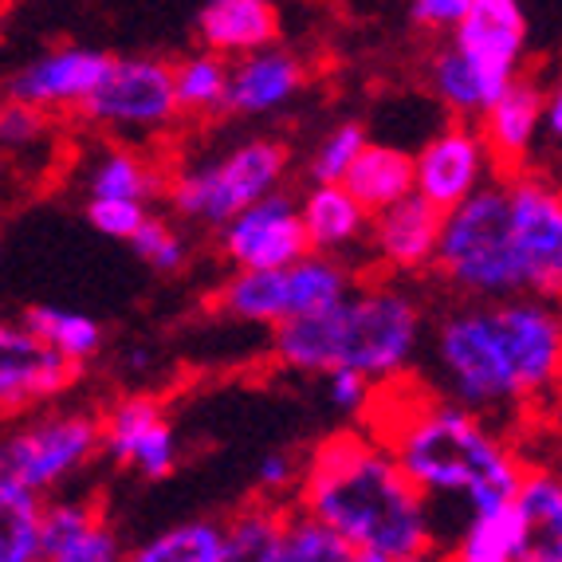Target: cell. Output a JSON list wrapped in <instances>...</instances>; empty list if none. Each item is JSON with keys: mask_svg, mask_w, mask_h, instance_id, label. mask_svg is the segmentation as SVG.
<instances>
[{"mask_svg": "<svg viewBox=\"0 0 562 562\" xmlns=\"http://www.w3.org/2000/svg\"><path fill=\"white\" fill-rule=\"evenodd\" d=\"M449 554L464 562H527V516L519 499L472 512Z\"/></svg>", "mask_w": 562, "mask_h": 562, "instance_id": "obj_23", "label": "cell"}, {"mask_svg": "<svg viewBox=\"0 0 562 562\" xmlns=\"http://www.w3.org/2000/svg\"><path fill=\"white\" fill-rule=\"evenodd\" d=\"M166 173L158 166L142 158V154L126 150V146H111L94 158L91 173H87V193L91 198H134V201H154L166 198Z\"/></svg>", "mask_w": 562, "mask_h": 562, "instance_id": "obj_28", "label": "cell"}, {"mask_svg": "<svg viewBox=\"0 0 562 562\" xmlns=\"http://www.w3.org/2000/svg\"><path fill=\"white\" fill-rule=\"evenodd\" d=\"M20 323L29 330H36L40 338H47L52 347H59L67 358H76L79 366L91 362V358L103 350V327H99V319H91L87 311L36 303V307H24Z\"/></svg>", "mask_w": 562, "mask_h": 562, "instance_id": "obj_32", "label": "cell"}, {"mask_svg": "<svg viewBox=\"0 0 562 562\" xmlns=\"http://www.w3.org/2000/svg\"><path fill=\"white\" fill-rule=\"evenodd\" d=\"M429 87H432V94H437V103H441L452 119H472V122L484 119L487 106L507 91V87L492 83L452 40L432 56Z\"/></svg>", "mask_w": 562, "mask_h": 562, "instance_id": "obj_24", "label": "cell"}, {"mask_svg": "<svg viewBox=\"0 0 562 562\" xmlns=\"http://www.w3.org/2000/svg\"><path fill=\"white\" fill-rule=\"evenodd\" d=\"M201 47L240 59L260 47H272L280 36V9L276 0H209L198 16Z\"/></svg>", "mask_w": 562, "mask_h": 562, "instance_id": "obj_18", "label": "cell"}, {"mask_svg": "<svg viewBox=\"0 0 562 562\" xmlns=\"http://www.w3.org/2000/svg\"><path fill=\"white\" fill-rule=\"evenodd\" d=\"M492 169L499 166L484 131L472 119H452L417 150V193L449 213L492 181Z\"/></svg>", "mask_w": 562, "mask_h": 562, "instance_id": "obj_11", "label": "cell"}, {"mask_svg": "<svg viewBox=\"0 0 562 562\" xmlns=\"http://www.w3.org/2000/svg\"><path fill=\"white\" fill-rule=\"evenodd\" d=\"M76 378V358H67L64 350L52 347L24 323H9L0 330V402H4L9 417L67 394Z\"/></svg>", "mask_w": 562, "mask_h": 562, "instance_id": "obj_12", "label": "cell"}, {"mask_svg": "<svg viewBox=\"0 0 562 562\" xmlns=\"http://www.w3.org/2000/svg\"><path fill=\"white\" fill-rule=\"evenodd\" d=\"M288 178V146L272 138H248L198 169H181L166 181L169 209L186 221L225 228L240 209L268 198Z\"/></svg>", "mask_w": 562, "mask_h": 562, "instance_id": "obj_6", "label": "cell"}, {"mask_svg": "<svg viewBox=\"0 0 562 562\" xmlns=\"http://www.w3.org/2000/svg\"><path fill=\"white\" fill-rule=\"evenodd\" d=\"M288 288H291V315H319L347 300L355 291V276L338 256L315 252L311 248L303 260L288 268Z\"/></svg>", "mask_w": 562, "mask_h": 562, "instance_id": "obj_27", "label": "cell"}, {"mask_svg": "<svg viewBox=\"0 0 562 562\" xmlns=\"http://www.w3.org/2000/svg\"><path fill=\"white\" fill-rule=\"evenodd\" d=\"M547 126V87L535 76H516L480 119L487 146L504 173H519Z\"/></svg>", "mask_w": 562, "mask_h": 562, "instance_id": "obj_15", "label": "cell"}, {"mask_svg": "<svg viewBox=\"0 0 562 562\" xmlns=\"http://www.w3.org/2000/svg\"><path fill=\"white\" fill-rule=\"evenodd\" d=\"M126 370H134V374H138V370H150V350L134 347L131 355H126Z\"/></svg>", "mask_w": 562, "mask_h": 562, "instance_id": "obj_44", "label": "cell"}, {"mask_svg": "<svg viewBox=\"0 0 562 562\" xmlns=\"http://www.w3.org/2000/svg\"><path fill=\"white\" fill-rule=\"evenodd\" d=\"M173 83H178L181 114L209 119V114L225 111L228 83H233V64H228V56L213 52V47H201V52L181 56L173 64Z\"/></svg>", "mask_w": 562, "mask_h": 562, "instance_id": "obj_29", "label": "cell"}, {"mask_svg": "<svg viewBox=\"0 0 562 562\" xmlns=\"http://www.w3.org/2000/svg\"><path fill=\"white\" fill-rule=\"evenodd\" d=\"M413 24L429 32H457V24L469 16L472 0H405Z\"/></svg>", "mask_w": 562, "mask_h": 562, "instance_id": "obj_41", "label": "cell"}, {"mask_svg": "<svg viewBox=\"0 0 562 562\" xmlns=\"http://www.w3.org/2000/svg\"><path fill=\"white\" fill-rule=\"evenodd\" d=\"M441 225H445V209H437L429 198H422V193H409V198H402L397 205L374 213L370 240H374V252L382 256L385 268H394V272H417V268L437 263Z\"/></svg>", "mask_w": 562, "mask_h": 562, "instance_id": "obj_16", "label": "cell"}, {"mask_svg": "<svg viewBox=\"0 0 562 562\" xmlns=\"http://www.w3.org/2000/svg\"><path fill=\"white\" fill-rule=\"evenodd\" d=\"M527 516V562H562V480L554 469H527L519 487Z\"/></svg>", "mask_w": 562, "mask_h": 562, "instance_id": "obj_26", "label": "cell"}, {"mask_svg": "<svg viewBox=\"0 0 562 562\" xmlns=\"http://www.w3.org/2000/svg\"><path fill=\"white\" fill-rule=\"evenodd\" d=\"M99 449H103V422H94L91 413H52L9 432L0 452V472H12L44 496L67 476H76Z\"/></svg>", "mask_w": 562, "mask_h": 562, "instance_id": "obj_8", "label": "cell"}, {"mask_svg": "<svg viewBox=\"0 0 562 562\" xmlns=\"http://www.w3.org/2000/svg\"><path fill=\"white\" fill-rule=\"evenodd\" d=\"M131 248H134V256L158 276H178L189 260V248H186V240H181V233H173L169 221H161V216H154V213L146 216V225L134 233Z\"/></svg>", "mask_w": 562, "mask_h": 562, "instance_id": "obj_36", "label": "cell"}, {"mask_svg": "<svg viewBox=\"0 0 562 562\" xmlns=\"http://www.w3.org/2000/svg\"><path fill=\"white\" fill-rule=\"evenodd\" d=\"M452 44L472 59L496 87L519 76V59L527 52V16L519 0H472L469 16L449 32Z\"/></svg>", "mask_w": 562, "mask_h": 562, "instance_id": "obj_14", "label": "cell"}, {"mask_svg": "<svg viewBox=\"0 0 562 562\" xmlns=\"http://www.w3.org/2000/svg\"><path fill=\"white\" fill-rule=\"evenodd\" d=\"M83 122L111 134H158L181 114L173 64L158 56H114L111 71L79 106Z\"/></svg>", "mask_w": 562, "mask_h": 562, "instance_id": "obj_7", "label": "cell"}, {"mask_svg": "<svg viewBox=\"0 0 562 562\" xmlns=\"http://www.w3.org/2000/svg\"><path fill=\"white\" fill-rule=\"evenodd\" d=\"M300 480H303L300 464H295L288 452H268V457L256 464V484H260V492H268V496H283L291 487H300Z\"/></svg>", "mask_w": 562, "mask_h": 562, "instance_id": "obj_42", "label": "cell"}, {"mask_svg": "<svg viewBox=\"0 0 562 562\" xmlns=\"http://www.w3.org/2000/svg\"><path fill=\"white\" fill-rule=\"evenodd\" d=\"M370 146V134H366L362 122H342L327 138L319 142V150L311 154V181H347L350 166L358 161V154Z\"/></svg>", "mask_w": 562, "mask_h": 562, "instance_id": "obj_35", "label": "cell"}, {"mask_svg": "<svg viewBox=\"0 0 562 562\" xmlns=\"http://www.w3.org/2000/svg\"><path fill=\"white\" fill-rule=\"evenodd\" d=\"M460 295L469 300H507L524 295V268L512 233V186L492 178L469 201L445 213L437 263H432Z\"/></svg>", "mask_w": 562, "mask_h": 562, "instance_id": "obj_4", "label": "cell"}, {"mask_svg": "<svg viewBox=\"0 0 562 562\" xmlns=\"http://www.w3.org/2000/svg\"><path fill=\"white\" fill-rule=\"evenodd\" d=\"M370 413H374V437L394 449L429 504L452 499L472 516L519 496L527 464L469 405L417 394L402 397V405L390 413L374 397Z\"/></svg>", "mask_w": 562, "mask_h": 562, "instance_id": "obj_2", "label": "cell"}, {"mask_svg": "<svg viewBox=\"0 0 562 562\" xmlns=\"http://www.w3.org/2000/svg\"><path fill=\"white\" fill-rule=\"evenodd\" d=\"M295 499L335 524L358 562H417L441 551L432 504L374 432H335L311 449Z\"/></svg>", "mask_w": 562, "mask_h": 562, "instance_id": "obj_1", "label": "cell"}, {"mask_svg": "<svg viewBox=\"0 0 562 562\" xmlns=\"http://www.w3.org/2000/svg\"><path fill=\"white\" fill-rule=\"evenodd\" d=\"M432 358L445 382V397L469 405L480 417L531 402L496 300H476L472 307H460L441 319Z\"/></svg>", "mask_w": 562, "mask_h": 562, "instance_id": "obj_5", "label": "cell"}, {"mask_svg": "<svg viewBox=\"0 0 562 562\" xmlns=\"http://www.w3.org/2000/svg\"><path fill=\"white\" fill-rule=\"evenodd\" d=\"M146 201H134V198H91L87 201V225L94 233L111 236V240H134L142 225H146Z\"/></svg>", "mask_w": 562, "mask_h": 562, "instance_id": "obj_38", "label": "cell"}, {"mask_svg": "<svg viewBox=\"0 0 562 562\" xmlns=\"http://www.w3.org/2000/svg\"><path fill=\"white\" fill-rule=\"evenodd\" d=\"M216 307L225 311L228 319L280 327L283 319H291L288 268H236L216 291Z\"/></svg>", "mask_w": 562, "mask_h": 562, "instance_id": "obj_22", "label": "cell"}, {"mask_svg": "<svg viewBox=\"0 0 562 562\" xmlns=\"http://www.w3.org/2000/svg\"><path fill=\"white\" fill-rule=\"evenodd\" d=\"M52 111L36 103H20V99H9L4 103V114H0V142L9 154H32L40 142L52 134Z\"/></svg>", "mask_w": 562, "mask_h": 562, "instance_id": "obj_37", "label": "cell"}, {"mask_svg": "<svg viewBox=\"0 0 562 562\" xmlns=\"http://www.w3.org/2000/svg\"><path fill=\"white\" fill-rule=\"evenodd\" d=\"M288 516H291V507H283L276 496L240 507V512L228 519L233 562H283Z\"/></svg>", "mask_w": 562, "mask_h": 562, "instance_id": "obj_30", "label": "cell"}, {"mask_svg": "<svg viewBox=\"0 0 562 562\" xmlns=\"http://www.w3.org/2000/svg\"><path fill=\"white\" fill-rule=\"evenodd\" d=\"M554 472H559V480H562V457H559V460H554Z\"/></svg>", "mask_w": 562, "mask_h": 562, "instance_id": "obj_45", "label": "cell"}, {"mask_svg": "<svg viewBox=\"0 0 562 562\" xmlns=\"http://www.w3.org/2000/svg\"><path fill=\"white\" fill-rule=\"evenodd\" d=\"M119 554V535L91 504L79 499L44 504V562H114Z\"/></svg>", "mask_w": 562, "mask_h": 562, "instance_id": "obj_19", "label": "cell"}, {"mask_svg": "<svg viewBox=\"0 0 562 562\" xmlns=\"http://www.w3.org/2000/svg\"><path fill=\"white\" fill-rule=\"evenodd\" d=\"M114 56L99 52V47H79V44H59L40 52L24 67H16L9 79V99L20 103H36L44 111H79L94 94V87L103 83L111 71Z\"/></svg>", "mask_w": 562, "mask_h": 562, "instance_id": "obj_13", "label": "cell"}, {"mask_svg": "<svg viewBox=\"0 0 562 562\" xmlns=\"http://www.w3.org/2000/svg\"><path fill=\"white\" fill-rule=\"evenodd\" d=\"M422 307L409 291L390 283H366L319 315H291L272 327V355L295 374H330L355 366L378 385L405 374L422 347Z\"/></svg>", "mask_w": 562, "mask_h": 562, "instance_id": "obj_3", "label": "cell"}, {"mask_svg": "<svg viewBox=\"0 0 562 562\" xmlns=\"http://www.w3.org/2000/svg\"><path fill=\"white\" fill-rule=\"evenodd\" d=\"M126 464L138 469L146 480H166L169 472L178 469V441H173V429L166 425V417H161V422L154 425L138 445H134V452H131Z\"/></svg>", "mask_w": 562, "mask_h": 562, "instance_id": "obj_39", "label": "cell"}, {"mask_svg": "<svg viewBox=\"0 0 562 562\" xmlns=\"http://www.w3.org/2000/svg\"><path fill=\"white\" fill-rule=\"evenodd\" d=\"M342 186H347L370 213H382V209L397 205L402 198L417 193V154L402 150V146L370 142V146L358 154L355 166H350Z\"/></svg>", "mask_w": 562, "mask_h": 562, "instance_id": "obj_21", "label": "cell"}, {"mask_svg": "<svg viewBox=\"0 0 562 562\" xmlns=\"http://www.w3.org/2000/svg\"><path fill=\"white\" fill-rule=\"evenodd\" d=\"M138 562H233L228 547V524L216 519H189L161 531L158 539L142 543L134 551Z\"/></svg>", "mask_w": 562, "mask_h": 562, "instance_id": "obj_31", "label": "cell"}, {"mask_svg": "<svg viewBox=\"0 0 562 562\" xmlns=\"http://www.w3.org/2000/svg\"><path fill=\"white\" fill-rule=\"evenodd\" d=\"M161 422V405L154 402L150 394H131L122 397L119 405H114L111 413H106L103 422V449L111 460H119V464H126L134 452V445L146 437V432L154 429V425Z\"/></svg>", "mask_w": 562, "mask_h": 562, "instance_id": "obj_34", "label": "cell"}, {"mask_svg": "<svg viewBox=\"0 0 562 562\" xmlns=\"http://www.w3.org/2000/svg\"><path fill=\"white\" fill-rule=\"evenodd\" d=\"M283 562H358L355 547L335 524L315 516L311 507H295L288 516V539H283Z\"/></svg>", "mask_w": 562, "mask_h": 562, "instance_id": "obj_33", "label": "cell"}, {"mask_svg": "<svg viewBox=\"0 0 562 562\" xmlns=\"http://www.w3.org/2000/svg\"><path fill=\"white\" fill-rule=\"evenodd\" d=\"M307 67L295 52L288 47H260L252 56L233 59V83H228V103L225 114H240V119H260L280 106H288L300 94Z\"/></svg>", "mask_w": 562, "mask_h": 562, "instance_id": "obj_17", "label": "cell"}, {"mask_svg": "<svg viewBox=\"0 0 562 562\" xmlns=\"http://www.w3.org/2000/svg\"><path fill=\"white\" fill-rule=\"evenodd\" d=\"M221 252L233 268H291L311 252L300 201L283 189L252 201L221 228Z\"/></svg>", "mask_w": 562, "mask_h": 562, "instance_id": "obj_10", "label": "cell"}, {"mask_svg": "<svg viewBox=\"0 0 562 562\" xmlns=\"http://www.w3.org/2000/svg\"><path fill=\"white\" fill-rule=\"evenodd\" d=\"M512 233L531 295L562 300V189L535 173H507Z\"/></svg>", "mask_w": 562, "mask_h": 562, "instance_id": "obj_9", "label": "cell"}, {"mask_svg": "<svg viewBox=\"0 0 562 562\" xmlns=\"http://www.w3.org/2000/svg\"><path fill=\"white\" fill-rule=\"evenodd\" d=\"M327 378V402L338 413H362L366 405H374V378L355 370V366H335Z\"/></svg>", "mask_w": 562, "mask_h": 562, "instance_id": "obj_40", "label": "cell"}, {"mask_svg": "<svg viewBox=\"0 0 562 562\" xmlns=\"http://www.w3.org/2000/svg\"><path fill=\"white\" fill-rule=\"evenodd\" d=\"M44 559V499L12 472H0V562Z\"/></svg>", "mask_w": 562, "mask_h": 562, "instance_id": "obj_25", "label": "cell"}, {"mask_svg": "<svg viewBox=\"0 0 562 562\" xmlns=\"http://www.w3.org/2000/svg\"><path fill=\"white\" fill-rule=\"evenodd\" d=\"M543 138L551 142L554 150H562V71L554 79V87L547 91V126H543Z\"/></svg>", "mask_w": 562, "mask_h": 562, "instance_id": "obj_43", "label": "cell"}, {"mask_svg": "<svg viewBox=\"0 0 562 562\" xmlns=\"http://www.w3.org/2000/svg\"><path fill=\"white\" fill-rule=\"evenodd\" d=\"M300 209L315 252H350L355 244H362L370 236V225H374V213L342 181H311Z\"/></svg>", "mask_w": 562, "mask_h": 562, "instance_id": "obj_20", "label": "cell"}]
</instances>
